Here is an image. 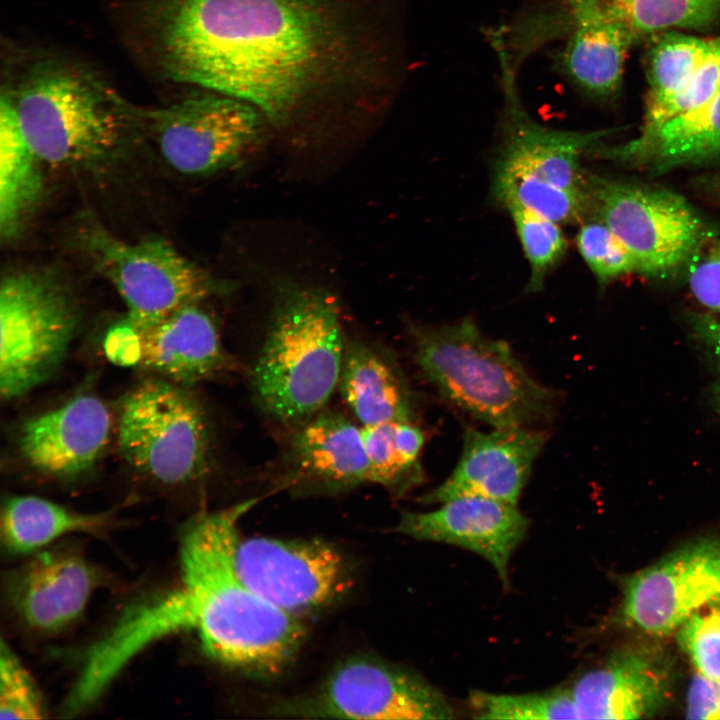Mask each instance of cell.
I'll return each instance as SVG.
<instances>
[{
	"label": "cell",
	"instance_id": "obj_20",
	"mask_svg": "<svg viewBox=\"0 0 720 720\" xmlns=\"http://www.w3.org/2000/svg\"><path fill=\"white\" fill-rule=\"evenodd\" d=\"M111 425L110 411L99 397L79 394L25 421L18 447L36 470L75 479L94 468L108 443Z\"/></svg>",
	"mask_w": 720,
	"mask_h": 720
},
{
	"label": "cell",
	"instance_id": "obj_12",
	"mask_svg": "<svg viewBox=\"0 0 720 720\" xmlns=\"http://www.w3.org/2000/svg\"><path fill=\"white\" fill-rule=\"evenodd\" d=\"M234 560L255 592L300 618L329 606L351 584L342 555L321 540L239 537Z\"/></svg>",
	"mask_w": 720,
	"mask_h": 720
},
{
	"label": "cell",
	"instance_id": "obj_9",
	"mask_svg": "<svg viewBox=\"0 0 720 720\" xmlns=\"http://www.w3.org/2000/svg\"><path fill=\"white\" fill-rule=\"evenodd\" d=\"M591 210L634 254L640 274L663 279L691 264L715 237L682 195L589 175Z\"/></svg>",
	"mask_w": 720,
	"mask_h": 720
},
{
	"label": "cell",
	"instance_id": "obj_29",
	"mask_svg": "<svg viewBox=\"0 0 720 720\" xmlns=\"http://www.w3.org/2000/svg\"><path fill=\"white\" fill-rule=\"evenodd\" d=\"M469 706L476 719H578L570 689L523 694L472 692Z\"/></svg>",
	"mask_w": 720,
	"mask_h": 720
},
{
	"label": "cell",
	"instance_id": "obj_30",
	"mask_svg": "<svg viewBox=\"0 0 720 720\" xmlns=\"http://www.w3.org/2000/svg\"><path fill=\"white\" fill-rule=\"evenodd\" d=\"M505 208L511 215L529 264L530 276L526 291L538 292L543 288L547 275L565 256L567 240L558 223L515 204Z\"/></svg>",
	"mask_w": 720,
	"mask_h": 720
},
{
	"label": "cell",
	"instance_id": "obj_18",
	"mask_svg": "<svg viewBox=\"0 0 720 720\" xmlns=\"http://www.w3.org/2000/svg\"><path fill=\"white\" fill-rule=\"evenodd\" d=\"M546 434L530 428H468L461 457L450 476L419 498L423 504L478 496L517 505Z\"/></svg>",
	"mask_w": 720,
	"mask_h": 720
},
{
	"label": "cell",
	"instance_id": "obj_42",
	"mask_svg": "<svg viewBox=\"0 0 720 720\" xmlns=\"http://www.w3.org/2000/svg\"><path fill=\"white\" fill-rule=\"evenodd\" d=\"M619 9H621L630 18L632 0H611Z\"/></svg>",
	"mask_w": 720,
	"mask_h": 720
},
{
	"label": "cell",
	"instance_id": "obj_1",
	"mask_svg": "<svg viewBox=\"0 0 720 720\" xmlns=\"http://www.w3.org/2000/svg\"><path fill=\"white\" fill-rule=\"evenodd\" d=\"M135 8L169 77L253 104L273 121L303 94L323 43L311 0H139Z\"/></svg>",
	"mask_w": 720,
	"mask_h": 720
},
{
	"label": "cell",
	"instance_id": "obj_27",
	"mask_svg": "<svg viewBox=\"0 0 720 720\" xmlns=\"http://www.w3.org/2000/svg\"><path fill=\"white\" fill-rule=\"evenodd\" d=\"M369 483L401 497L424 481L420 453L425 441L414 422H386L361 427Z\"/></svg>",
	"mask_w": 720,
	"mask_h": 720
},
{
	"label": "cell",
	"instance_id": "obj_33",
	"mask_svg": "<svg viewBox=\"0 0 720 720\" xmlns=\"http://www.w3.org/2000/svg\"><path fill=\"white\" fill-rule=\"evenodd\" d=\"M576 244L584 262L601 284L640 272L631 250L599 220L581 226Z\"/></svg>",
	"mask_w": 720,
	"mask_h": 720
},
{
	"label": "cell",
	"instance_id": "obj_31",
	"mask_svg": "<svg viewBox=\"0 0 720 720\" xmlns=\"http://www.w3.org/2000/svg\"><path fill=\"white\" fill-rule=\"evenodd\" d=\"M720 19V0H632L630 23L637 36L671 29H706Z\"/></svg>",
	"mask_w": 720,
	"mask_h": 720
},
{
	"label": "cell",
	"instance_id": "obj_6",
	"mask_svg": "<svg viewBox=\"0 0 720 720\" xmlns=\"http://www.w3.org/2000/svg\"><path fill=\"white\" fill-rule=\"evenodd\" d=\"M117 445L131 468L165 485L197 480L211 464L203 406L185 386L160 377L137 385L122 401Z\"/></svg>",
	"mask_w": 720,
	"mask_h": 720
},
{
	"label": "cell",
	"instance_id": "obj_40",
	"mask_svg": "<svg viewBox=\"0 0 720 720\" xmlns=\"http://www.w3.org/2000/svg\"><path fill=\"white\" fill-rule=\"evenodd\" d=\"M695 186L706 194L720 198V173L702 175L696 178Z\"/></svg>",
	"mask_w": 720,
	"mask_h": 720
},
{
	"label": "cell",
	"instance_id": "obj_5",
	"mask_svg": "<svg viewBox=\"0 0 720 720\" xmlns=\"http://www.w3.org/2000/svg\"><path fill=\"white\" fill-rule=\"evenodd\" d=\"M7 92L27 143L41 162L52 165L104 160L137 125L135 107L94 72L72 62L38 61Z\"/></svg>",
	"mask_w": 720,
	"mask_h": 720
},
{
	"label": "cell",
	"instance_id": "obj_32",
	"mask_svg": "<svg viewBox=\"0 0 720 720\" xmlns=\"http://www.w3.org/2000/svg\"><path fill=\"white\" fill-rule=\"evenodd\" d=\"M719 89L720 37H717L709 55L682 87L664 99L645 105L640 135L650 134L670 119L701 106Z\"/></svg>",
	"mask_w": 720,
	"mask_h": 720
},
{
	"label": "cell",
	"instance_id": "obj_13",
	"mask_svg": "<svg viewBox=\"0 0 720 720\" xmlns=\"http://www.w3.org/2000/svg\"><path fill=\"white\" fill-rule=\"evenodd\" d=\"M720 601V535L693 540L628 578L623 622L664 636L704 607Z\"/></svg>",
	"mask_w": 720,
	"mask_h": 720
},
{
	"label": "cell",
	"instance_id": "obj_41",
	"mask_svg": "<svg viewBox=\"0 0 720 720\" xmlns=\"http://www.w3.org/2000/svg\"><path fill=\"white\" fill-rule=\"evenodd\" d=\"M710 395L714 407L720 413V377L713 383Z\"/></svg>",
	"mask_w": 720,
	"mask_h": 720
},
{
	"label": "cell",
	"instance_id": "obj_36",
	"mask_svg": "<svg viewBox=\"0 0 720 720\" xmlns=\"http://www.w3.org/2000/svg\"><path fill=\"white\" fill-rule=\"evenodd\" d=\"M687 282L703 307L720 313V236H715L693 260Z\"/></svg>",
	"mask_w": 720,
	"mask_h": 720
},
{
	"label": "cell",
	"instance_id": "obj_38",
	"mask_svg": "<svg viewBox=\"0 0 720 720\" xmlns=\"http://www.w3.org/2000/svg\"><path fill=\"white\" fill-rule=\"evenodd\" d=\"M685 714L689 719H720V680L696 673L689 684Z\"/></svg>",
	"mask_w": 720,
	"mask_h": 720
},
{
	"label": "cell",
	"instance_id": "obj_22",
	"mask_svg": "<svg viewBox=\"0 0 720 720\" xmlns=\"http://www.w3.org/2000/svg\"><path fill=\"white\" fill-rule=\"evenodd\" d=\"M139 329V366L160 378L187 387L236 367L222 345L214 320L198 303L183 306Z\"/></svg>",
	"mask_w": 720,
	"mask_h": 720
},
{
	"label": "cell",
	"instance_id": "obj_28",
	"mask_svg": "<svg viewBox=\"0 0 720 720\" xmlns=\"http://www.w3.org/2000/svg\"><path fill=\"white\" fill-rule=\"evenodd\" d=\"M656 34L646 55L649 85L646 104L664 99L682 87L709 55L714 44V38H699L673 30Z\"/></svg>",
	"mask_w": 720,
	"mask_h": 720
},
{
	"label": "cell",
	"instance_id": "obj_2",
	"mask_svg": "<svg viewBox=\"0 0 720 720\" xmlns=\"http://www.w3.org/2000/svg\"><path fill=\"white\" fill-rule=\"evenodd\" d=\"M259 499L196 514L179 546L177 583L127 607L124 629L144 650L179 632H191L211 660L256 678L279 674L300 648V617L273 605L239 575L234 560L238 523Z\"/></svg>",
	"mask_w": 720,
	"mask_h": 720
},
{
	"label": "cell",
	"instance_id": "obj_34",
	"mask_svg": "<svg viewBox=\"0 0 720 720\" xmlns=\"http://www.w3.org/2000/svg\"><path fill=\"white\" fill-rule=\"evenodd\" d=\"M676 632L697 673L720 680V601L692 614Z\"/></svg>",
	"mask_w": 720,
	"mask_h": 720
},
{
	"label": "cell",
	"instance_id": "obj_25",
	"mask_svg": "<svg viewBox=\"0 0 720 720\" xmlns=\"http://www.w3.org/2000/svg\"><path fill=\"white\" fill-rule=\"evenodd\" d=\"M113 522L110 511L83 513L33 495L12 496L2 506L1 540L9 553L26 555L71 533L103 535Z\"/></svg>",
	"mask_w": 720,
	"mask_h": 720
},
{
	"label": "cell",
	"instance_id": "obj_39",
	"mask_svg": "<svg viewBox=\"0 0 720 720\" xmlns=\"http://www.w3.org/2000/svg\"><path fill=\"white\" fill-rule=\"evenodd\" d=\"M688 324L692 336L720 371V320L707 313H693L688 315Z\"/></svg>",
	"mask_w": 720,
	"mask_h": 720
},
{
	"label": "cell",
	"instance_id": "obj_16",
	"mask_svg": "<svg viewBox=\"0 0 720 720\" xmlns=\"http://www.w3.org/2000/svg\"><path fill=\"white\" fill-rule=\"evenodd\" d=\"M278 483L295 494H337L369 483L361 428L325 409L294 426Z\"/></svg>",
	"mask_w": 720,
	"mask_h": 720
},
{
	"label": "cell",
	"instance_id": "obj_15",
	"mask_svg": "<svg viewBox=\"0 0 720 720\" xmlns=\"http://www.w3.org/2000/svg\"><path fill=\"white\" fill-rule=\"evenodd\" d=\"M509 101L503 144L494 178L589 195L581 160L616 129L567 131L542 126L521 108L506 84Z\"/></svg>",
	"mask_w": 720,
	"mask_h": 720
},
{
	"label": "cell",
	"instance_id": "obj_37",
	"mask_svg": "<svg viewBox=\"0 0 720 720\" xmlns=\"http://www.w3.org/2000/svg\"><path fill=\"white\" fill-rule=\"evenodd\" d=\"M103 350L106 358L116 366H139L142 358V339L139 327L128 317L114 324L105 334Z\"/></svg>",
	"mask_w": 720,
	"mask_h": 720
},
{
	"label": "cell",
	"instance_id": "obj_19",
	"mask_svg": "<svg viewBox=\"0 0 720 720\" xmlns=\"http://www.w3.org/2000/svg\"><path fill=\"white\" fill-rule=\"evenodd\" d=\"M441 504L429 512L402 513L394 531L470 550L487 560L507 587L508 564L526 536L528 519L516 505L485 497H458Z\"/></svg>",
	"mask_w": 720,
	"mask_h": 720
},
{
	"label": "cell",
	"instance_id": "obj_3",
	"mask_svg": "<svg viewBox=\"0 0 720 720\" xmlns=\"http://www.w3.org/2000/svg\"><path fill=\"white\" fill-rule=\"evenodd\" d=\"M345 348L333 296L298 284L279 287L251 375L256 404L292 428L308 420L339 385Z\"/></svg>",
	"mask_w": 720,
	"mask_h": 720
},
{
	"label": "cell",
	"instance_id": "obj_7",
	"mask_svg": "<svg viewBox=\"0 0 720 720\" xmlns=\"http://www.w3.org/2000/svg\"><path fill=\"white\" fill-rule=\"evenodd\" d=\"M80 320L78 306L53 275L7 274L0 287V393L19 398L63 362Z\"/></svg>",
	"mask_w": 720,
	"mask_h": 720
},
{
	"label": "cell",
	"instance_id": "obj_14",
	"mask_svg": "<svg viewBox=\"0 0 720 720\" xmlns=\"http://www.w3.org/2000/svg\"><path fill=\"white\" fill-rule=\"evenodd\" d=\"M676 679L671 653L655 642L613 651L570 688L578 719H639L668 703Z\"/></svg>",
	"mask_w": 720,
	"mask_h": 720
},
{
	"label": "cell",
	"instance_id": "obj_26",
	"mask_svg": "<svg viewBox=\"0 0 720 720\" xmlns=\"http://www.w3.org/2000/svg\"><path fill=\"white\" fill-rule=\"evenodd\" d=\"M41 160L27 143L13 101L2 93L0 108V234L14 239L43 191Z\"/></svg>",
	"mask_w": 720,
	"mask_h": 720
},
{
	"label": "cell",
	"instance_id": "obj_35",
	"mask_svg": "<svg viewBox=\"0 0 720 720\" xmlns=\"http://www.w3.org/2000/svg\"><path fill=\"white\" fill-rule=\"evenodd\" d=\"M46 710L29 671L2 640L0 648V718L42 719Z\"/></svg>",
	"mask_w": 720,
	"mask_h": 720
},
{
	"label": "cell",
	"instance_id": "obj_11",
	"mask_svg": "<svg viewBox=\"0 0 720 720\" xmlns=\"http://www.w3.org/2000/svg\"><path fill=\"white\" fill-rule=\"evenodd\" d=\"M301 718L436 720L454 718L439 689L415 673L369 658L337 666L321 685L280 705Z\"/></svg>",
	"mask_w": 720,
	"mask_h": 720
},
{
	"label": "cell",
	"instance_id": "obj_23",
	"mask_svg": "<svg viewBox=\"0 0 720 720\" xmlns=\"http://www.w3.org/2000/svg\"><path fill=\"white\" fill-rule=\"evenodd\" d=\"M594 152L656 174L720 158V89L701 106L670 119L654 132Z\"/></svg>",
	"mask_w": 720,
	"mask_h": 720
},
{
	"label": "cell",
	"instance_id": "obj_4",
	"mask_svg": "<svg viewBox=\"0 0 720 720\" xmlns=\"http://www.w3.org/2000/svg\"><path fill=\"white\" fill-rule=\"evenodd\" d=\"M416 365L453 405L494 428H529L552 417L557 394L535 381L507 343L471 319L412 324Z\"/></svg>",
	"mask_w": 720,
	"mask_h": 720
},
{
	"label": "cell",
	"instance_id": "obj_10",
	"mask_svg": "<svg viewBox=\"0 0 720 720\" xmlns=\"http://www.w3.org/2000/svg\"><path fill=\"white\" fill-rule=\"evenodd\" d=\"M222 95V94H221ZM144 127L168 164L186 175H207L239 162L259 141L261 114L247 102L222 95L185 98L140 110Z\"/></svg>",
	"mask_w": 720,
	"mask_h": 720
},
{
	"label": "cell",
	"instance_id": "obj_21",
	"mask_svg": "<svg viewBox=\"0 0 720 720\" xmlns=\"http://www.w3.org/2000/svg\"><path fill=\"white\" fill-rule=\"evenodd\" d=\"M570 33L556 55L559 71L579 91L608 99L620 89L627 53L637 36L630 18L611 0H560Z\"/></svg>",
	"mask_w": 720,
	"mask_h": 720
},
{
	"label": "cell",
	"instance_id": "obj_17",
	"mask_svg": "<svg viewBox=\"0 0 720 720\" xmlns=\"http://www.w3.org/2000/svg\"><path fill=\"white\" fill-rule=\"evenodd\" d=\"M102 576L76 549L54 547L34 555L8 577L7 596L29 629L55 634L84 612Z\"/></svg>",
	"mask_w": 720,
	"mask_h": 720
},
{
	"label": "cell",
	"instance_id": "obj_8",
	"mask_svg": "<svg viewBox=\"0 0 720 720\" xmlns=\"http://www.w3.org/2000/svg\"><path fill=\"white\" fill-rule=\"evenodd\" d=\"M77 247L124 300L127 317L139 328L218 292L207 272L185 258L167 240L120 239L90 216L76 228Z\"/></svg>",
	"mask_w": 720,
	"mask_h": 720
},
{
	"label": "cell",
	"instance_id": "obj_24",
	"mask_svg": "<svg viewBox=\"0 0 720 720\" xmlns=\"http://www.w3.org/2000/svg\"><path fill=\"white\" fill-rule=\"evenodd\" d=\"M338 386L362 426L415 420L413 391L392 357L376 347L346 342Z\"/></svg>",
	"mask_w": 720,
	"mask_h": 720
}]
</instances>
